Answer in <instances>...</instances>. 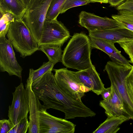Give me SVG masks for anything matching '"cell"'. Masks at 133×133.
<instances>
[{
	"mask_svg": "<svg viewBox=\"0 0 133 133\" xmlns=\"http://www.w3.org/2000/svg\"><path fill=\"white\" fill-rule=\"evenodd\" d=\"M78 22L80 25L86 28L89 32L123 27L112 18L102 17L85 11H82L79 14Z\"/></svg>",
	"mask_w": 133,
	"mask_h": 133,
	"instance_id": "30bf717a",
	"label": "cell"
},
{
	"mask_svg": "<svg viewBox=\"0 0 133 133\" xmlns=\"http://www.w3.org/2000/svg\"><path fill=\"white\" fill-rule=\"evenodd\" d=\"M29 124L28 117L23 119L14 125L9 133H26L29 129Z\"/></svg>",
	"mask_w": 133,
	"mask_h": 133,
	"instance_id": "cb8c5ba5",
	"label": "cell"
},
{
	"mask_svg": "<svg viewBox=\"0 0 133 133\" xmlns=\"http://www.w3.org/2000/svg\"><path fill=\"white\" fill-rule=\"evenodd\" d=\"M112 18L124 28L133 32V13L124 10L118 11L117 14L112 15Z\"/></svg>",
	"mask_w": 133,
	"mask_h": 133,
	"instance_id": "d6986e66",
	"label": "cell"
},
{
	"mask_svg": "<svg viewBox=\"0 0 133 133\" xmlns=\"http://www.w3.org/2000/svg\"><path fill=\"white\" fill-rule=\"evenodd\" d=\"M52 0H34L26 10L23 18L38 44L46 16Z\"/></svg>",
	"mask_w": 133,
	"mask_h": 133,
	"instance_id": "277c9868",
	"label": "cell"
},
{
	"mask_svg": "<svg viewBox=\"0 0 133 133\" xmlns=\"http://www.w3.org/2000/svg\"><path fill=\"white\" fill-rule=\"evenodd\" d=\"M6 36L23 58L39 50V44L23 18L15 19L11 23Z\"/></svg>",
	"mask_w": 133,
	"mask_h": 133,
	"instance_id": "7a4b0ae2",
	"label": "cell"
},
{
	"mask_svg": "<svg viewBox=\"0 0 133 133\" xmlns=\"http://www.w3.org/2000/svg\"><path fill=\"white\" fill-rule=\"evenodd\" d=\"M118 11L124 10L133 13V0H125L116 8Z\"/></svg>",
	"mask_w": 133,
	"mask_h": 133,
	"instance_id": "83f0119b",
	"label": "cell"
},
{
	"mask_svg": "<svg viewBox=\"0 0 133 133\" xmlns=\"http://www.w3.org/2000/svg\"><path fill=\"white\" fill-rule=\"evenodd\" d=\"M43 106L39 110V133H74L76 125L65 119L54 116Z\"/></svg>",
	"mask_w": 133,
	"mask_h": 133,
	"instance_id": "8992f818",
	"label": "cell"
},
{
	"mask_svg": "<svg viewBox=\"0 0 133 133\" xmlns=\"http://www.w3.org/2000/svg\"><path fill=\"white\" fill-rule=\"evenodd\" d=\"M12 94L13 98L11 104L9 106L8 116L14 125L21 119L27 117L30 109L26 90L23 83L15 87Z\"/></svg>",
	"mask_w": 133,
	"mask_h": 133,
	"instance_id": "9c48e42d",
	"label": "cell"
},
{
	"mask_svg": "<svg viewBox=\"0 0 133 133\" xmlns=\"http://www.w3.org/2000/svg\"><path fill=\"white\" fill-rule=\"evenodd\" d=\"M66 0H52L49 7L45 20L51 21L57 19Z\"/></svg>",
	"mask_w": 133,
	"mask_h": 133,
	"instance_id": "44dd1931",
	"label": "cell"
},
{
	"mask_svg": "<svg viewBox=\"0 0 133 133\" xmlns=\"http://www.w3.org/2000/svg\"><path fill=\"white\" fill-rule=\"evenodd\" d=\"M125 85L129 96L133 103V64L132 69L125 78Z\"/></svg>",
	"mask_w": 133,
	"mask_h": 133,
	"instance_id": "d4e9b609",
	"label": "cell"
},
{
	"mask_svg": "<svg viewBox=\"0 0 133 133\" xmlns=\"http://www.w3.org/2000/svg\"><path fill=\"white\" fill-rule=\"evenodd\" d=\"M55 64L49 61L44 63L42 65L37 69L32 68L29 69V77L26 83H32L40 78L48 72L52 71Z\"/></svg>",
	"mask_w": 133,
	"mask_h": 133,
	"instance_id": "ffe728a7",
	"label": "cell"
},
{
	"mask_svg": "<svg viewBox=\"0 0 133 133\" xmlns=\"http://www.w3.org/2000/svg\"><path fill=\"white\" fill-rule=\"evenodd\" d=\"M130 119V117L123 115L108 117L92 133H116L120 129L119 126Z\"/></svg>",
	"mask_w": 133,
	"mask_h": 133,
	"instance_id": "2e32d148",
	"label": "cell"
},
{
	"mask_svg": "<svg viewBox=\"0 0 133 133\" xmlns=\"http://www.w3.org/2000/svg\"><path fill=\"white\" fill-rule=\"evenodd\" d=\"M26 10L34 0H19Z\"/></svg>",
	"mask_w": 133,
	"mask_h": 133,
	"instance_id": "f546056e",
	"label": "cell"
},
{
	"mask_svg": "<svg viewBox=\"0 0 133 133\" xmlns=\"http://www.w3.org/2000/svg\"><path fill=\"white\" fill-rule=\"evenodd\" d=\"M118 43L129 56L130 63L133 64V40Z\"/></svg>",
	"mask_w": 133,
	"mask_h": 133,
	"instance_id": "484cf974",
	"label": "cell"
},
{
	"mask_svg": "<svg viewBox=\"0 0 133 133\" xmlns=\"http://www.w3.org/2000/svg\"><path fill=\"white\" fill-rule=\"evenodd\" d=\"M111 91V87L107 88H105L102 92L101 95L103 100H105L108 98L110 96Z\"/></svg>",
	"mask_w": 133,
	"mask_h": 133,
	"instance_id": "f1b7e54d",
	"label": "cell"
},
{
	"mask_svg": "<svg viewBox=\"0 0 133 133\" xmlns=\"http://www.w3.org/2000/svg\"><path fill=\"white\" fill-rule=\"evenodd\" d=\"M90 37L118 43L133 40V32L122 27L89 32Z\"/></svg>",
	"mask_w": 133,
	"mask_h": 133,
	"instance_id": "8fae6325",
	"label": "cell"
},
{
	"mask_svg": "<svg viewBox=\"0 0 133 133\" xmlns=\"http://www.w3.org/2000/svg\"><path fill=\"white\" fill-rule=\"evenodd\" d=\"M91 3H108V0H90Z\"/></svg>",
	"mask_w": 133,
	"mask_h": 133,
	"instance_id": "4dcf8cb0",
	"label": "cell"
},
{
	"mask_svg": "<svg viewBox=\"0 0 133 133\" xmlns=\"http://www.w3.org/2000/svg\"><path fill=\"white\" fill-rule=\"evenodd\" d=\"M70 36L69 31L64 24L57 19L45 20L38 44L39 46L53 44L62 46Z\"/></svg>",
	"mask_w": 133,
	"mask_h": 133,
	"instance_id": "52a82bcc",
	"label": "cell"
},
{
	"mask_svg": "<svg viewBox=\"0 0 133 133\" xmlns=\"http://www.w3.org/2000/svg\"><path fill=\"white\" fill-rule=\"evenodd\" d=\"M92 49L89 36L82 32L74 34L64 48L62 62L67 68L83 70L91 67Z\"/></svg>",
	"mask_w": 133,
	"mask_h": 133,
	"instance_id": "6da1fadb",
	"label": "cell"
},
{
	"mask_svg": "<svg viewBox=\"0 0 133 133\" xmlns=\"http://www.w3.org/2000/svg\"><path fill=\"white\" fill-rule=\"evenodd\" d=\"M15 19L14 16L11 13H0V37L6 36L11 23Z\"/></svg>",
	"mask_w": 133,
	"mask_h": 133,
	"instance_id": "7402d4cb",
	"label": "cell"
},
{
	"mask_svg": "<svg viewBox=\"0 0 133 133\" xmlns=\"http://www.w3.org/2000/svg\"><path fill=\"white\" fill-rule=\"evenodd\" d=\"M132 67L112 61L108 62L104 70L106 71L111 82V85L115 89L121 99L125 110L131 119L133 120V103L127 92L125 78Z\"/></svg>",
	"mask_w": 133,
	"mask_h": 133,
	"instance_id": "3957f363",
	"label": "cell"
},
{
	"mask_svg": "<svg viewBox=\"0 0 133 133\" xmlns=\"http://www.w3.org/2000/svg\"><path fill=\"white\" fill-rule=\"evenodd\" d=\"M53 70L55 72L54 76L58 85L75 100L82 101L85 93L91 91L79 81L75 72L67 68Z\"/></svg>",
	"mask_w": 133,
	"mask_h": 133,
	"instance_id": "5b68a950",
	"label": "cell"
},
{
	"mask_svg": "<svg viewBox=\"0 0 133 133\" xmlns=\"http://www.w3.org/2000/svg\"><path fill=\"white\" fill-rule=\"evenodd\" d=\"M108 3H110V0H108Z\"/></svg>",
	"mask_w": 133,
	"mask_h": 133,
	"instance_id": "1f68e13d",
	"label": "cell"
},
{
	"mask_svg": "<svg viewBox=\"0 0 133 133\" xmlns=\"http://www.w3.org/2000/svg\"><path fill=\"white\" fill-rule=\"evenodd\" d=\"M26 9L19 0H0V12L12 14L16 19L23 18Z\"/></svg>",
	"mask_w": 133,
	"mask_h": 133,
	"instance_id": "e0dca14e",
	"label": "cell"
},
{
	"mask_svg": "<svg viewBox=\"0 0 133 133\" xmlns=\"http://www.w3.org/2000/svg\"><path fill=\"white\" fill-rule=\"evenodd\" d=\"M91 3L90 0H66L60 14L64 13L71 8L87 5Z\"/></svg>",
	"mask_w": 133,
	"mask_h": 133,
	"instance_id": "603a6c76",
	"label": "cell"
},
{
	"mask_svg": "<svg viewBox=\"0 0 133 133\" xmlns=\"http://www.w3.org/2000/svg\"><path fill=\"white\" fill-rule=\"evenodd\" d=\"M111 86V91L110 96L106 100L101 101L100 105L105 110L108 117L123 115L130 117L115 88L112 86Z\"/></svg>",
	"mask_w": 133,
	"mask_h": 133,
	"instance_id": "5bb4252c",
	"label": "cell"
},
{
	"mask_svg": "<svg viewBox=\"0 0 133 133\" xmlns=\"http://www.w3.org/2000/svg\"><path fill=\"white\" fill-rule=\"evenodd\" d=\"M62 46L53 44H45L39 46V50L44 53L49 61L55 65L61 62L62 51Z\"/></svg>",
	"mask_w": 133,
	"mask_h": 133,
	"instance_id": "ac0fdd59",
	"label": "cell"
},
{
	"mask_svg": "<svg viewBox=\"0 0 133 133\" xmlns=\"http://www.w3.org/2000/svg\"><path fill=\"white\" fill-rule=\"evenodd\" d=\"M0 70L10 76L21 78L23 69L17 60L12 44L5 36L0 37Z\"/></svg>",
	"mask_w": 133,
	"mask_h": 133,
	"instance_id": "ba28073f",
	"label": "cell"
},
{
	"mask_svg": "<svg viewBox=\"0 0 133 133\" xmlns=\"http://www.w3.org/2000/svg\"><path fill=\"white\" fill-rule=\"evenodd\" d=\"M75 73L79 81L85 86L97 95H101L105 88L104 84L94 65L85 70Z\"/></svg>",
	"mask_w": 133,
	"mask_h": 133,
	"instance_id": "4fadbf2b",
	"label": "cell"
},
{
	"mask_svg": "<svg viewBox=\"0 0 133 133\" xmlns=\"http://www.w3.org/2000/svg\"><path fill=\"white\" fill-rule=\"evenodd\" d=\"M14 125L9 119H3L0 120V132L9 133Z\"/></svg>",
	"mask_w": 133,
	"mask_h": 133,
	"instance_id": "4316f807",
	"label": "cell"
},
{
	"mask_svg": "<svg viewBox=\"0 0 133 133\" xmlns=\"http://www.w3.org/2000/svg\"><path fill=\"white\" fill-rule=\"evenodd\" d=\"M89 38L92 48L98 49L104 52L109 56L112 61L131 65L130 60H128L122 55L121 52L115 47L114 43L101 39Z\"/></svg>",
	"mask_w": 133,
	"mask_h": 133,
	"instance_id": "9a60e30c",
	"label": "cell"
},
{
	"mask_svg": "<svg viewBox=\"0 0 133 133\" xmlns=\"http://www.w3.org/2000/svg\"><path fill=\"white\" fill-rule=\"evenodd\" d=\"M32 84L25 85L27 97L29 106L30 116L28 133H39V110L43 106L39 99L32 90Z\"/></svg>",
	"mask_w": 133,
	"mask_h": 133,
	"instance_id": "7c38bea8",
	"label": "cell"
}]
</instances>
